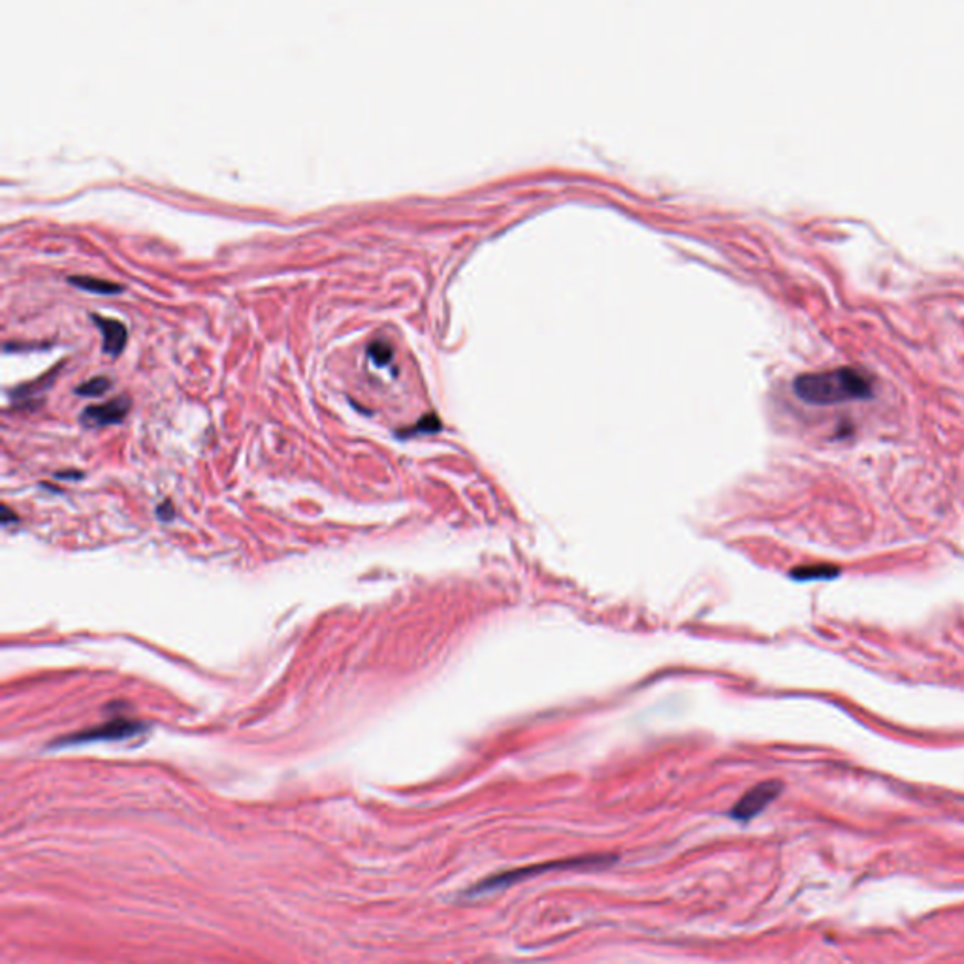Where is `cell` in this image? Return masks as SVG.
<instances>
[{
  "instance_id": "cell-1",
  "label": "cell",
  "mask_w": 964,
  "mask_h": 964,
  "mask_svg": "<svg viewBox=\"0 0 964 964\" xmlns=\"http://www.w3.org/2000/svg\"><path fill=\"white\" fill-rule=\"evenodd\" d=\"M797 396L808 403L831 406L840 401L861 400L872 394V379L855 366L808 371L793 382Z\"/></svg>"
},
{
  "instance_id": "cell-2",
  "label": "cell",
  "mask_w": 964,
  "mask_h": 964,
  "mask_svg": "<svg viewBox=\"0 0 964 964\" xmlns=\"http://www.w3.org/2000/svg\"><path fill=\"white\" fill-rule=\"evenodd\" d=\"M616 861V855L611 853H589V855H578V858L560 859V861H548V863L533 864V866H524V869H514V871L500 872L494 876L482 880L479 885H475L470 891V895H479L486 891L503 890L513 883L524 882L527 878L541 876L545 872L552 871H586V869H603Z\"/></svg>"
},
{
  "instance_id": "cell-3",
  "label": "cell",
  "mask_w": 964,
  "mask_h": 964,
  "mask_svg": "<svg viewBox=\"0 0 964 964\" xmlns=\"http://www.w3.org/2000/svg\"><path fill=\"white\" fill-rule=\"evenodd\" d=\"M780 791H782V783L778 782V780H769V782L753 786L732 807L731 818L739 821H748L751 818H756V816L763 812L765 808L769 807L770 802L780 796Z\"/></svg>"
},
{
  "instance_id": "cell-4",
  "label": "cell",
  "mask_w": 964,
  "mask_h": 964,
  "mask_svg": "<svg viewBox=\"0 0 964 964\" xmlns=\"http://www.w3.org/2000/svg\"><path fill=\"white\" fill-rule=\"evenodd\" d=\"M142 729H144V726L139 724V721L123 720L121 718V720L107 721V724L93 727V729H85V731L78 732V735L64 737V739L57 740V745L72 746L96 742V740H123L134 737Z\"/></svg>"
},
{
  "instance_id": "cell-5",
  "label": "cell",
  "mask_w": 964,
  "mask_h": 964,
  "mask_svg": "<svg viewBox=\"0 0 964 964\" xmlns=\"http://www.w3.org/2000/svg\"><path fill=\"white\" fill-rule=\"evenodd\" d=\"M129 409H131V398L117 396L106 403L89 406V408L83 409L82 422L85 427H110V424H117L125 419Z\"/></svg>"
},
{
  "instance_id": "cell-6",
  "label": "cell",
  "mask_w": 964,
  "mask_h": 964,
  "mask_svg": "<svg viewBox=\"0 0 964 964\" xmlns=\"http://www.w3.org/2000/svg\"><path fill=\"white\" fill-rule=\"evenodd\" d=\"M91 317H93L94 325L101 328L102 339H104V352L112 355V357H117L123 351L126 338H129L125 322L110 319V317H101V315L96 314L91 315Z\"/></svg>"
},
{
  "instance_id": "cell-7",
  "label": "cell",
  "mask_w": 964,
  "mask_h": 964,
  "mask_svg": "<svg viewBox=\"0 0 964 964\" xmlns=\"http://www.w3.org/2000/svg\"><path fill=\"white\" fill-rule=\"evenodd\" d=\"M69 281L75 285V287L82 288V290L94 293V295H117V293L123 290V285H120V283L106 281V279H99V277L93 276L69 277Z\"/></svg>"
},
{
  "instance_id": "cell-8",
  "label": "cell",
  "mask_w": 964,
  "mask_h": 964,
  "mask_svg": "<svg viewBox=\"0 0 964 964\" xmlns=\"http://www.w3.org/2000/svg\"><path fill=\"white\" fill-rule=\"evenodd\" d=\"M840 571L833 565H808V567H801V570H796L791 575L799 578V581H816V578H833V576L839 575Z\"/></svg>"
},
{
  "instance_id": "cell-9",
  "label": "cell",
  "mask_w": 964,
  "mask_h": 964,
  "mask_svg": "<svg viewBox=\"0 0 964 964\" xmlns=\"http://www.w3.org/2000/svg\"><path fill=\"white\" fill-rule=\"evenodd\" d=\"M110 389H112L110 377L96 376L93 377V379H89V381L82 382V384L75 389V392L80 396H102Z\"/></svg>"
},
{
  "instance_id": "cell-10",
  "label": "cell",
  "mask_w": 964,
  "mask_h": 964,
  "mask_svg": "<svg viewBox=\"0 0 964 964\" xmlns=\"http://www.w3.org/2000/svg\"><path fill=\"white\" fill-rule=\"evenodd\" d=\"M368 355L373 358V362L384 366V363H389L392 360L394 349H392V345L387 339H377V341H373L368 347Z\"/></svg>"
}]
</instances>
